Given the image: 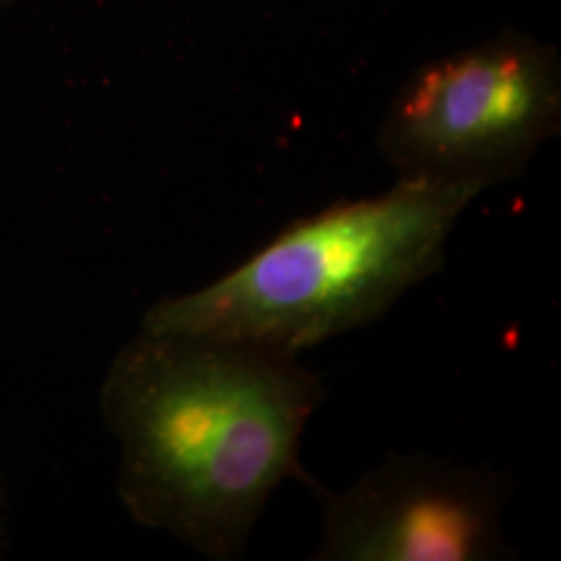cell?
<instances>
[{
	"label": "cell",
	"mask_w": 561,
	"mask_h": 561,
	"mask_svg": "<svg viewBox=\"0 0 561 561\" xmlns=\"http://www.w3.org/2000/svg\"><path fill=\"white\" fill-rule=\"evenodd\" d=\"M481 192L466 181L401 178L379 198L329 206L287 225L219 279L152 304L141 331L298 356L379 321L437 275L456 222Z\"/></svg>",
	"instance_id": "7a4b0ae2"
},
{
	"label": "cell",
	"mask_w": 561,
	"mask_h": 561,
	"mask_svg": "<svg viewBox=\"0 0 561 561\" xmlns=\"http://www.w3.org/2000/svg\"><path fill=\"white\" fill-rule=\"evenodd\" d=\"M9 2H11V0H0V9H2L4 4H9Z\"/></svg>",
	"instance_id": "8992f818"
},
{
	"label": "cell",
	"mask_w": 561,
	"mask_h": 561,
	"mask_svg": "<svg viewBox=\"0 0 561 561\" xmlns=\"http://www.w3.org/2000/svg\"><path fill=\"white\" fill-rule=\"evenodd\" d=\"M7 528H9V518H7V495H4V486L0 482V556L4 551L7 545Z\"/></svg>",
	"instance_id": "5b68a950"
},
{
	"label": "cell",
	"mask_w": 561,
	"mask_h": 561,
	"mask_svg": "<svg viewBox=\"0 0 561 561\" xmlns=\"http://www.w3.org/2000/svg\"><path fill=\"white\" fill-rule=\"evenodd\" d=\"M308 489L322 503L317 561L516 560L505 541L503 510L514 484L507 474L391 451L350 489Z\"/></svg>",
	"instance_id": "277c9868"
},
{
	"label": "cell",
	"mask_w": 561,
	"mask_h": 561,
	"mask_svg": "<svg viewBox=\"0 0 561 561\" xmlns=\"http://www.w3.org/2000/svg\"><path fill=\"white\" fill-rule=\"evenodd\" d=\"M560 121V85L541 55L489 48L424 69L382 125L401 178L466 181L482 190L520 173Z\"/></svg>",
	"instance_id": "3957f363"
},
{
	"label": "cell",
	"mask_w": 561,
	"mask_h": 561,
	"mask_svg": "<svg viewBox=\"0 0 561 561\" xmlns=\"http://www.w3.org/2000/svg\"><path fill=\"white\" fill-rule=\"evenodd\" d=\"M322 400L296 354L140 329L99 396L123 507L204 558L240 560L280 482L314 481L300 442Z\"/></svg>",
	"instance_id": "6da1fadb"
}]
</instances>
